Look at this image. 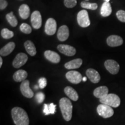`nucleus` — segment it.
<instances>
[{"label":"nucleus","mask_w":125,"mask_h":125,"mask_svg":"<svg viewBox=\"0 0 125 125\" xmlns=\"http://www.w3.org/2000/svg\"><path fill=\"white\" fill-rule=\"evenodd\" d=\"M65 77L69 82L74 84L79 83L82 81V76L80 73L76 71H70L65 74Z\"/></svg>","instance_id":"nucleus-8"},{"label":"nucleus","mask_w":125,"mask_h":125,"mask_svg":"<svg viewBox=\"0 0 125 125\" xmlns=\"http://www.w3.org/2000/svg\"><path fill=\"white\" fill-rule=\"evenodd\" d=\"M93 94L96 98L100 99L108 94V88L105 86H101L97 87L94 90Z\"/></svg>","instance_id":"nucleus-17"},{"label":"nucleus","mask_w":125,"mask_h":125,"mask_svg":"<svg viewBox=\"0 0 125 125\" xmlns=\"http://www.w3.org/2000/svg\"><path fill=\"white\" fill-rule=\"evenodd\" d=\"M112 13V7L109 2H104L101 6L100 14L103 17L109 16Z\"/></svg>","instance_id":"nucleus-23"},{"label":"nucleus","mask_w":125,"mask_h":125,"mask_svg":"<svg viewBox=\"0 0 125 125\" xmlns=\"http://www.w3.org/2000/svg\"><path fill=\"white\" fill-rule=\"evenodd\" d=\"M107 45L111 47L119 46L123 44V40L120 36L112 35L107 38Z\"/></svg>","instance_id":"nucleus-13"},{"label":"nucleus","mask_w":125,"mask_h":125,"mask_svg":"<svg viewBox=\"0 0 125 125\" xmlns=\"http://www.w3.org/2000/svg\"><path fill=\"white\" fill-rule=\"evenodd\" d=\"M57 30V23L53 18H49L47 20L45 26V32L47 35H53Z\"/></svg>","instance_id":"nucleus-7"},{"label":"nucleus","mask_w":125,"mask_h":125,"mask_svg":"<svg viewBox=\"0 0 125 125\" xmlns=\"http://www.w3.org/2000/svg\"><path fill=\"white\" fill-rule=\"evenodd\" d=\"M57 49L62 53L67 56H73L76 54V49L74 47L68 45L60 44L57 46Z\"/></svg>","instance_id":"nucleus-12"},{"label":"nucleus","mask_w":125,"mask_h":125,"mask_svg":"<svg viewBox=\"0 0 125 125\" xmlns=\"http://www.w3.org/2000/svg\"><path fill=\"white\" fill-rule=\"evenodd\" d=\"M81 6L83 8L90 9V10H96L98 8V5L96 3H90L86 1L81 2Z\"/></svg>","instance_id":"nucleus-27"},{"label":"nucleus","mask_w":125,"mask_h":125,"mask_svg":"<svg viewBox=\"0 0 125 125\" xmlns=\"http://www.w3.org/2000/svg\"><path fill=\"white\" fill-rule=\"evenodd\" d=\"M20 30L21 32L26 34H30L32 32V29L27 23H22L20 26Z\"/></svg>","instance_id":"nucleus-29"},{"label":"nucleus","mask_w":125,"mask_h":125,"mask_svg":"<svg viewBox=\"0 0 125 125\" xmlns=\"http://www.w3.org/2000/svg\"><path fill=\"white\" fill-rule=\"evenodd\" d=\"M11 115L16 125H29V116L26 111L21 108L14 107L11 111Z\"/></svg>","instance_id":"nucleus-1"},{"label":"nucleus","mask_w":125,"mask_h":125,"mask_svg":"<svg viewBox=\"0 0 125 125\" xmlns=\"http://www.w3.org/2000/svg\"><path fill=\"white\" fill-rule=\"evenodd\" d=\"M100 102L101 104H105L111 107L117 108L121 104V99L118 95L111 93L100 99Z\"/></svg>","instance_id":"nucleus-3"},{"label":"nucleus","mask_w":125,"mask_h":125,"mask_svg":"<svg viewBox=\"0 0 125 125\" xmlns=\"http://www.w3.org/2000/svg\"><path fill=\"white\" fill-rule=\"evenodd\" d=\"M104 66L107 71L111 74H117L119 71V64L116 61L111 59L106 60L104 62Z\"/></svg>","instance_id":"nucleus-6"},{"label":"nucleus","mask_w":125,"mask_h":125,"mask_svg":"<svg viewBox=\"0 0 125 125\" xmlns=\"http://www.w3.org/2000/svg\"><path fill=\"white\" fill-rule=\"evenodd\" d=\"M64 4L68 8H73L77 4V0H64Z\"/></svg>","instance_id":"nucleus-30"},{"label":"nucleus","mask_w":125,"mask_h":125,"mask_svg":"<svg viewBox=\"0 0 125 125\" xmlns=\"http://www.w3.org/2000/svg\"><path fill=\"white\" fill-rule=\"evenodd\" d=\"M105 2H109V0H105Z\"/></svg>","instance_id":"nucleus-37"},{"label":"nucleus","mask_w":125,"mask_h":125,"mask_svg":"<svg viewBox=\"0 0 125 125\" xmlns=\"http://www.w3.org/2000/svg\"><path fill=\"white\" fill-rule=\"evenodd\" d=\"M20 89L21 94L26 97L31 98L34 96L33 91L30 87V82L29 80L26 79L21 82Z\"/></svg>","instance_id":"nucleus-10"},{"label":"nucleus","mask_w":125,"mask_h":125,"mask_svg":"<svg viewBox=\"0 0 125 125\" xmlns=\"http://www.w3.org/2000/svg\"><path fill=\"white\" fill-rule=\"evenodd\" d=\"M82 64V60L81 59H76L66 62L64 64V67L68 70L77 69Z\"/></svg>","instance_id":"nucleus-18"},{"label":"nucleus","mask_w":125,"mask_h":125,"mask_svg":"<svg viewBox=\"0 0 125 125\" xmlns=\"http://www.w3.org/2000/svg\"><path fill=\"white\" fill-rule=\"evenodd\" d=\"M8 2L6 0H0V9L4 10L7 7Z\"/></svg>","instance_id":"nucleus-34"},{"label":"nucleus","mask_w":125,"mask_h":125,"mask_svg":"<svg viewBox=\"0 0 125 125\" xmlns=\"http://www.w3.org/2000/svg\"><path fill=\"white\" fill-rule=\"evenodd\" d=\"M70 35L69 29L68 27L65 25L61 26L57 31V37L60 41H65L68 38Z\"/></svg>","instance_id":"nucleus-15"},{"label":"nucleus","mask_w":125,"mask_h":125,"mask_svg":"<svg viewBox=\"0 0 125 125\" xmlns=\"http://www.w3.org/2000/svg\"><path fill=\"white\" fill-rule=\"evenodd\" d=\"M56 105L53 103H51L49 104H44L43 105V112L45 115H49V114H54L56 112Z\"/></svg>","instance_id":"nucleus-25"},{"label":"nucleus","mask_w":125,"mask_h":125,"mask_svg":"<svg viewBox=\"0 0 125 125\" xmlns=\"http://www.w3.org/2000/svg\"><path fill=\"white\" fill-rule=\"evenodd\" d=\"M2 62H3L2 58L1 57H0V67H2Z\"/></svg>","instance_id":"nucleus-35"},{"label":"nucleus","mask_w":125,"mask_h":125,"mask_svg":"<svg viewBox=\"0 0 125 125\" xmlns=\"http://www.w3.org/2000/svg\"><path fill=\"white\" fill-rule=\"evenodd\" d=\"M87 81V78L85 76V77H83L82 78V81H83V82H86V81Z\"/></svg>","instance_id":"nucleus-36"},{"label":"nucleus","mask_w":125,"mask_h":125,"mask_svg":"<svg viewBox=\"0 0 125 125\" xmlns=\"http://www.w3.org/2000/svg\"><path fill=\"white\" fill-rule=\"evenodd\" d=\"M19 13L20 18L23 19H27L30 16V9L27 4H22L19 9Z\"/></svg>","instance_id":"nucleus-22"},{"label":"nucleus","mask_w":125,"mask_h":125,"mask_svg":"<svg viewBox=\"0 0 125 125\" xmlns=\"http://www.w3.org/2000/svg\"><path fill=\"white\" fill-rule=\"evenodd\" d=\"M89 1V0H85V1Z\"/></svg>","instance_id":"nucleus-38"},{"label":"nucleus","mask_w":125,"mask_h":125,"mask_svg":"<svg viewBox=\"0 0 125 125\" xmlns=\"http://www.w3.org/2000/svg\"><path fill=\"white\" fill-rule=\"evenodd\" d=\"M44 56L47 60L53 63H59L60 62V56L55 52L52 51H46L44 52Z\"/></svg>","instance_id":"nucleus-16"},{"label":"nucleus","mask_w":125,"mask_h":125,"mask_svg":"<svg viewBox=\"0 0 125 125\" xmlns=\"http://www.w3.org/2000/svg\"><path fill=\"white\" fill-rule=\"evenodd\" d=\"M6 19L7 20V21H8V23L12 27H15L18 25V20L15 16L14 15L13 12H9L6 15Z\"/></svg>","instance_id":"nucleus-26"},{"label":"nucleus","mask_w":125,"mask_h":125,"mask_svg":"<svg viewBox=\"0 0 125 125\" xmlns=\"http://www.w3.org/2000/svg\"><path fill=\"white\" fill-rule=\"evenodd\" d=\"M24 45L26 51H27V52L31 56H34L37 54V51H36L35 45L31 41L28 40L27 41L25 42Z\"/></svg>","instance_id":"nucleus-24"},{"label":"nucleus","mask_w":125,"mask_h":125,"mask_svg":"<svg viewBox=\"0 0 125 125\" xmlns=\"http://www.w3.org/2000/svg\"><path fill=\"white\" fill-rule=\"evenodd\" d=\"M15 48V43L13 42H10L7 43L0 50V54L2 56H7L13 52Z\"/></svg>","instance_id":"nucleus-20"},{"label":"nucleus","mask_w":125,"mask_h":125,"mask_svg":"<svg viewBox=\"0 0 125 125\" xmlns=\"http://www.w3.org/2000/svg\"><path fill=\"white\" fill-rule=\"evenodd\" d=\"M97 112L103 118H109L114 115V111L112 108L105 104H101L97 107Z\"/></svg>","instance_id":"nucleus-4"},{"label":"nucleus","mask_w":125,"mask_h":125,"mask_svg":"<svg viewBox=\"0 0 125 125\" xmlns=\"http://www.w3.org/2000/svg\"><path fill=\"white\" fill-rule=\"evenodd\" d=\"M77 21L81 27L86 28L90 25V20L88 12L86 10H82L78 12L77 15Z\"/></svg>","instance_id":"nucleus-5"},{"label":"nucleus","mask_w":125,"mask_h":125,"mask_svg":"<svg viewBox=\"0 0 125 125\" xmlns=\"http://www.w3.org/2000/svg\"><path fill=\"white\" fill-rule=\"evenodd\" d=\"M27 73L25 70H19L18 71L15 72V74H13V80L17 82H22L26 80V78L27 77Z\"/></svg>","instance_id":"nucleus-19"},{"label":"nucleus","mask_w":125,"mask_h":125,"mask_svg":"<svg viewBox=\"0 0 125 125\" xmlns=\"http://www.w3.org/2000/svg\"><path fill=\"white\" fill-rule=\"evenodd\" d=\"M1 35L4 39H10L12 38L14 36L13 31H10L7 28H4L1 31Z\"/></svg>","instance_id":"nucleus-28"},{"label":"nucleus","mask_w":125,"mask_h":125,"mask_svg":"<svg viewBox=\"0 0 125 125\" xmlns=\"http://www.w3.org/2000/svg\"><path fill=\"white\" fill-rule=\"evenodd\" d=\"M45 98V94L42 92H38L35 94V99L37 100V103H39V104H41V103H42L44 101Z\"/></svg>","instance_id":"nucleus-32"},{"label":"nucleus","mask_w":125,"mask_h":125,"mask_svg":"<svg viewBox=\"0 0 125 125\" xmlns=\"http://www.w3.org/2000/svg\"><path fill=\"white\" fill-rule=\"evenodd\" d=\"M28 60V56L24 53H19L15 57L12 62L14 68H18L22 67L26 63Z\"/></svg>","instance_id":"nucleus-9"},{"label":"nucleus","mask_w":125,"mask_h":125,"mask_svg":"<svg viewBox=\"0 0 125 125\" xmlns=\"http://www.w3.org/2000/svg\"><path fill=\"white\" fill-rule=\"evenodd\" d=\"M42 16L38 10H35L32 12L31 15V22L32 27L34 29H40L42 26Z\"/></svg>","instance_id":"nucleus-11"},{"label":"nucleus","mask_w":125,"mask_h":125,"mask_svg":"<svg viewBox=\"0 0 125 125\" xmlns=\"http://www.w3.org/2000/svg\"><path fill=\"white\" fill-rule=\"evenodd\" d=\"M19 1H24V0H19Z\"/></svg>","instance_id":"nucleus-39"},{"label":"nucleus","mask_w":125,"mask_h":125,"mask_svg":"<svg viewBox=\"0 0 125 125\" xmlns=\"http://www.w3.org/2000/svg\"><path fill=\"white\" fill-rule=\"evenodd\" d=\"M38 85L40 89H44L47 85V80L44 77L41 78L38 80Z\"/></svg>","instance_id":"nucleus-33"},{"label":"nucleus","mask_w":125,"mask_h":125,"mask_svg":"<svg viewBox=\"0 0 125 125\" xmlns=\"http://www.w3.org/2000/svg\"><path fill=\"white\" fill-rule=\"evenodd\" d=\"M64 91L65 94L73 101H76L79 98V96H78L77 92L74 88L71 86L65 87L64 89Z\"/></svg>","instance_id":"nucleus-21"},{"label":"nucleus","mask_w":125,"mask_h":125,"mask_svg":"<svg viewBox=\"0 0 125 125\" xmlns=\"http://www.w3.org/2000/svg\"><path fill=\"white\" fill-rule=\"evenodd\" d=\"M116 17L118 19L122 22L125 23V11L119 10L116 12Z\"/></svg>","instance_id":"nucleus-31"},{"label":"nucleus","mask_w":125,"mask_h":125,"mask_svg":"<svg viewBox=\"0 0 125 125\" xmlns=\"http://www.w3.org/2000/svg\"><path fill=\"white\" fill-rule=\"evenodd\" d=\"M87 77L89 79V80L93 83H97L100 82L101 79L100 75L98 71L93 68H89L86 71Z\"/></svg>","instance_id":"nucleus-14"},{"label":"nucleus","mask_w":125,"mask_h":125,"mask_svg":"<svg viewBox=\"0 0 125 125\" xmlns=\"http://www.w3.org/2000/svg\"><path fill=\"white\" fill-rule=\"evenodd\" d=\"M59 106L62 117L65 121H70L73 115V104L71 101L66 97H62L59 101Z\"/></svg>","instance_id":"nucleus-2"}]
</instances>
